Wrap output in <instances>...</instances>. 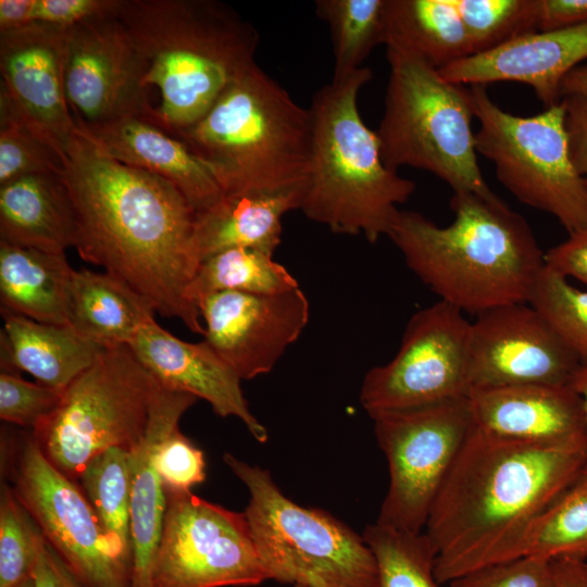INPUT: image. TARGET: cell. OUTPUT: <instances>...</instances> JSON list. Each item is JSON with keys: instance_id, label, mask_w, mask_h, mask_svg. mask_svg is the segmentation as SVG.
<instances>
[{"instance_id": "obj_44", "label": "cell", "mask_w": 587, "mask_h": 587, "mask_svg": "<svg viewBox=\"0 0 587 587\" xmlns=\"http://www.w3.org/2000/svg\"><path fill=\"white\" fill-rule=\"evenodd\" d=\"M545 264L565 278L587 284V226L548 250Z\"/></svg>"}, {"instance_id": "obj_6", "label": "cell", "mask_w": 587, "mask_h": 587, "mask_svg": "<svg viewBox=\"0 0 587 587\" xmlns=\"http://www.w3.org/2000/svg\"><path fill=\"white\" fill-rule=\"evenodd\" d=\"M209 167L224 195L303 188L312 138L300 107L257 63L209 111L176 135Z\"/></svg>"}, {"instance_id": "obj_41", "label": "cell", "mask_w": 587, "mask_h": 587, "mask_svg": "<svg viewBox=\"0 0 587 587\" xmlns=\"http://www.w3.org/2000/svg\"><path fill=\"white\" fill-rule=\"evenodd\" d=\"M155 465L163 487L167 491H191L205 480V459L203 451L179 427L162 441Z\"/></svg>"}, {"instance_id": "obj_32", "label": "cell", "mask_w": 587, "mask_h": 587, "mask_svg": "<svg viewBox=\"0 0 587 587\" xmlns=\"http://www.w3.org/2000/svg\"><path fill=\"white\" fill-rule=\"evenodd\" d=\"M78 480L105 535L133 571L129 450L113 447L101 452Z\"/></svg>"}, {"instance_id": "obj_17", "label": "cell", "mask_w": 587, "mask_h": 587, "mask_svg": "<svg viewBox=\"0 0 587 587\" xmlns=\"http://www.w3.org/2000/svg\"><path fill=\"white\" fill-rule=\"evenodd\" d=\"M198 308L205 341L241 380L271 372L310 317L300 287L272 295L215 292Z\"/></svg>"}, {"instance_id": "obj_18", "label": "cell", "mask_w": 587, "mask_h": 587, "mask_svg": "<svg viewBox=\"0 0 587 587\" xmlns=\"http://www.w3.org/2000/svg\"><path fill=\"white\" fill-rule=\"evenodd\" d=\"M64 30L32 24L0 33V89L63 160L76 132L64 91Z\"/></svg>"}, {"instance_id": "obj_29", "label": "cell", "mask_w": 587, "mask_h": 587, "mask_svg": "<svg viewBox=\"0 0 587 587\" xmlns=\"http://www.w3.org/2000/svg\"><path fill=\"white\" fill-rule=\"evenodd\" d=\"M384 45L437 70L473 55L453 0H386Z\"/></svg>"}, {"instance_id": "obj_15", "label": "cell", "mask_w": 587, "mask_h": 587, "mask_svg": "<svg viewBox=\"0 0 587 587\" xmlns=\"http://www.w3.org/2000/svg\"><path fill=\"white\" fill-rule=\"evenodd\" d=\"M146 77V62L117 12L64 30V91L76 127L149 117L153 107L147 99Z\"/></svg>"}, {"instance_id": "obj_43", "label": "cell", "mask_w": 587, "mask_h": 587, "mask_svg": "<svg viewBox=\"0 0 587 587\" xmlns=\"http://www.w3.org/2000/svg\"><path fill=\"white\" fill-rule=\"evenodd\" d=\"M561 102L565 112L570 157L587 186V98L572 95L563 97Z\"/></svg>"}, {"instance_id": "obj_10", "label": "cell", "mask_w": 587, "mask_h": 587, "mask_svg": "<svg viewBox=\"0 0 587 587\" xmlns=\"http://www.w3.org/2000/svg\"><path fill=\"white\" fill-rule=\"evenodd\" d=\"M477 153L522 203L554 216L569 234L587 226V186L569 151L562 102L536 115L503 111L486 86L470 87Z\"/></svg>"}, {"instance_id": "obj_14", "label": "cell", "mask_w": 587, "mask_h": 587, "mask_svg": "<svg viewBox=\"0 0 587 587\" xmlns=\"http://www.w3.org/2000/svg\"><path fill=\"white\" fill-rule=\"evenodd\" d=\"M150 587L255 586L267 580L243 512L167 491Z\"/></svg>"}, {"instance_id": "obj_11", "label": "cell", "mask_w": 587, "mask_h": 587, "mask_svg": "<svg viewBox=\"0 0 587 587\" xmlns=\"http://www.w3.org/2000/svg\"><path fill=\"white\" fill-rule=\"evenodd\" d=\"M389 484L376 523L421 533L435 498L470 434L469 396L372 417Z\"/></svg>"}, {"instance_id": "obj_40", "label": "cell", "mask_w": 587, "mask_h": 587, "mask_svg": "<svg viewBox=\"0 0 587 587\" xmlns=\"http://www.w3.org/2000/svg\"><path fill=\"white\" fill-rule=\"evenodd\" d=\"M448 587H554L552 561L522 557L489 564L461 575Z\"/></svg>"}, {"instance_id": "obj_50", "label": "cell", "mask_w": 587, "mask_h": 587, "mask_svg": "<svg viewBox=\"0 0 587 587\" xmlns=\"http://www.w3.org/2000/svg\"><path fill=\"white\" fill-rule=\"evenodd\" d=\"M17 587H34L33 578L30 577L29 579H27L26 582H24L23 584H21Z\"/></svg>"}, {"instance_id": "obj_35", "label": "cell", "mask_w": 587, "mask_h": 587, "mask_svg": "<svg viewBox=\"0 0 587 587\" xmlns=\"http://www.w3.org/2000/svg\"><path fill=\"white\" fill-rule=\"evenodd\" d=\"M473 55L538 32V0H453Z\"/></svg>"}, {"instance_id": "obj_2", "label": "cell", "mask_w": 587, "mask_h": 587, "mask_svg": "<svg viewBox=\"0 0 587 587\" xmlns=\"http://www.w3.org/2000/svg\"><path fill=\"white\" fill-rule=\"evenodd\" d=\"M587 466V442L548 446L509 439L475 424L429 511L424 533L441 585L512 560L527 526Z\"/></svg>"}, {"instance_id": "obj_5", "label": "cell", "mask_w": 587, "mask_h": 587, "mask_svg": "<svg viewBox=\"0 0 587 587\" xmlns=\"http://www.w3.org/2000/svg\"><path fill=\"white\" fill-rule=\"evenodd\" d=\"M372 77L363 66L313 96L310 166L300 210L333 233L364 235L374 243L387 236L397 205L410 198L415 184L384 164L377 134L360 115L358 96Z\"/></svg>"}, {"instance_id": "obj_34", "label": "cell", "mask_w": 587, "mask_h": 587, "mask_svg": "<svg viewBox=\"0 0 587 587\" xmlns=\"http://www.w3.org/2000/svg\"><path fill=\"white\" fill-rule=\"evenodd\" d=\"M362 537L376 560L374 587H442L435 576L436 551L424 532L374 523Z\"/></svg>"}, {"instance_id": "obj_19", "label": "cell", "mask_w": 587, "mask_h": 587, "mask_svg": "<svg viewBox=\"0 0 587 587\" xmlns=\"http://www.w3.org/2000/svg\"><path fill=\"white\" fill-rule=\"evenodd\" d=\"M128 346L160 385L205 400L216 415L238 419L258 442L267 441V429L250 411L241 379L205 340L184 341L152 319Z\"/></svg>"}, {"instance_id": "obj_46", "label": "cell", "mask_w": 587, "mask_h": 587, "mask_svg": "<svg viewBox=\"0 0 587 587\" xmlns=\"http://www.w3.org/2000/svg\"><path fill=\"white\" fill-rule=\"evenodd\" d=\"M32 578L34 587H83L47 540L35 561Z\"/></svg>"}, {"instance_id": "obj_21", "label": "cell", "mask_w": 587, "mask_h": 587, "mask_svg": "<svg viewBox=\"0 0 587 587\" xmlns=\"http://www.w3.org/2000/svg\"><path fill=\"white\" fill-rule=\"evenodd\" d=\"M474 424L500 437L563 446L587 442V416L570 385L527 384L473 388Z\"/></svg>"}, {"instance_id": "obj_24", "label": "cell", "mask_w": 587, "mask_h": 587, "mask_svg": "<svg viewBox=\"0 0 587 587\" xmlns=\"http://www.w3.org/2000/svg\"><path fill=\"white\" fill-rule=\"evenodd\" d=\"M303 188L275 192L223 195L196 213L193 246L199 262L233 248H252L274 254L282 236V220L300 209Z\"/></svg>"}, {"instance_id": "obj_9", "label": "cell", "mask_w": 587, "mask_h": 587, "mask_svg": "<svg viewBox=\"0 0 587 587\" xmlns=\"http://www.w3.org/2000/svg\"><path fill=\"white\" fill-rule=\"evenodd\" d=\"M158 387L129 346L105 349L63 390L46 423L30 433L47 459L78 480L101 452L130 450L139 442Z\"/></svg>"}, {"instance_id": "obj_23", "label": "cell", "mask_w": 587, "mask_h": 587, "mask_svg": "<svg viewBox=\"0 0 587 587\" xmlns=\"http://www.w3.org/2000/svg\"><path fill=\"white\" fill-rule=\"evenodd\" d=\"M197 400L188 392L159 384L145 434L129 450L132 587H150L166 510V494L155 465L157 452L164 438L179 427L183 414Z\"/></svg>"}, {"instance_id": "obj_20", "label": "cell", "mask_w": 587, "mask_h": 587, "mask_svg": "<svg viewBox=\"0 0 587 587\" xmlns=\"http://www.w3.org/2000/svg\"><path fill=\"white\" fill-rule=\"evenodd\" d=\"M587 59V22L535 32L496 49L455 61L440 75L458 85L516 82L528 85L545 108L560 103L561 83Z\"/></svg>"}, {"instance_id": "obj_33", "label": "cell", "mask_w": 587, "mask_h": 587, "mask_svg": "<svg viewBox=\"0 0 587 587\" xmlns=\"http://www.w3.org/2000/svg\"><path fill=\"white\" fill-rule=\"evenodd\" d=\"M386 0H317L316 15L327 23L333 45L332 80L349 77L384 43Z\"/></svg>"}, {"instance_id": "obj_12", "label": "cell", "mask_w": 587, "mask_h": 587, "mask_svg": "<svg viewBox=\"0 0 587 587\" xmlns=\"http://www.w3.org/2000/svg\"><path fill=\"white\" fill-rule=\"evenodd\" d=\"M17 499L83 587H132V565L105 535L84 490L45 455L32 433L11 444Z\"/></svg>"}, {"instance_id": "obj_31", "label": "cell", "mask_w": 587, "mask_h": 587, "mask_svg": "<svg viewBox=\"0 0 587 587\" xmlns=\"http://www.w3.org/2000/svg\"><path fill=\"white\" fill-rule=\"evenodd\" d=\"M587 560V466L576 480L525 529L513 559Z\"/></svg>"}, {"instance_id": "obj_3", "label": "cell", "mask_w": 587, "mask_h": 587, "mask_svg": "<svg viewBox=\"0 0 587 587\" xmlns=\"http://www.w3.org/2000/svg\"><path fill=\"white\" fill-rule=\"evenodd\" d=\"M454 218L438 226L399 210L387 237L439 300L475 315L527 302L545 266L530 226L497 195L453 193Z\"/></svg>"}, {"instance_id": "obj_4", "label": "cell", "mask_w": 587, "mask_h": 587, "mask_svg": "<svg viewBox=\"0 0 587 587\" xmlns=\"http://www.w3.org/2000/svg\"><path fill=\"white\" fill-rule=\"evenodd\" d=\"M117 16L160 92L148 117L172 135L203 116L254 62L260 36L215 0H121Z\"/></svg>"}, {"instance_id": "obj_1", "label": "cell", "mask_w": 587, "mask_h": 587, "mask_svg": "<svg viewBox=\"0 0 587 587\" xmlns=\"http://www.w3.org/2000/svg\"><path fill=\"white\" fill-rule=\"evenodd\" d=\"M61 177L76 221L80 259L102 266L153 305L204 334L188 288L200 264L196 212L168 180L123 164L79 135L65 150Z\"/></svg>"}, {"instance_id": "obj_45", "label": "cell", "mask_w": 587, "mask_h": 587, "mask_svg": "<svg viewBox=\"0 0 587 587\" xmlns=\"http://www.w3.org/2000/svg\"><path fill=\"white\" fill-rule=\"evenodd\" d=\"M587 22V0H538V32L563 29Z\"/></svg>"}, {"instance_id": "obj_27", "label": "cell", "mask_w": 587, "mask_h": 587, "mask_svg": "<svg viewBox=\"0 0 587 587\" xmlns=\"http://www.w3.org/2000/svg\"><path fill=\"white\" fill-rule=\"evenodd\" d=\"M74 271L65 253L0 240L1 312L46 324L70 325Z\"/></svg>"}, {"instance_id": "obj_13", "label": "cell", "mask_w": 587, "mask_h": 587, "mask_svg": "<svg viewBox=\"0 0 587 587\" xmlns=\"http://www.w3.org/2000/svg\"><path fill=\"white\" fill-rule=\"evenodd\" d=\"M471 322L441 300L408 322L396 355L364 376L360 402L377 414L467 397Z\"/></svg>"}, {"instance_id": "obj_26", "label": "cell", "mask_w": 587, "mask_h": 587, "mask_svg": "<svg viewBox=\"0 0 587 587\" xmlns=\"http://www.w3.org/2000/svg\"><path fill=\"white\" fill-rule=\"evenodd\" d=\"M1 314V371L27 372L48 387L64 390L105 350L70 325L40 323L10 312Z\"/></svg>"}, {"instance_id": "obj_28", "label": "cell", "mask_w": 587, "mask_h": 587, "mask_svg": "<svg viewBox=\"0 0 587 587\" xmlns=\"http://www.w3.org/2000/svg\"><path fill=\"white\" fill-rule=\"evenodd\" d=\"M148 299L107 272L74 271L70 326L103 349L128 346L137 332L154 319Z\"/></svg>"}, {"instance_id": "obj_49", "label": "cell", "mask_w": 587, "mask_h": 587, "mask_svg": "<svg viewBox=\"0 0 587 587\" xmlns=\"http://www.w3.org/2000/svg\"><path fill=\"white\" fill-rule=\"evenodd\" d=\"M570 386L580 397L587 416V364H580L575 371Z\"/></svg>"}, {"instance_id": "obj_30", "label": "cell", "mask_w": 587, "mask_h": 587, "mask_svg": "<svg viewBox=\"0 0 587 587\" xmlns=\"http://www.w3.org/2000/svg\"><path fill=\"white\" fill-rule=\"evenodd\" d=\"M298 287L297 279L272 254L252 248H233L200 262L188 298L198 308L201 299L215 292L272 295Z\"/></svg>"}, {"instance_id": "obj_8", "label": "cell", "mask_w": 587, "mask_h": 587, "mask_svg": "<svg viewBox=\"0 0 587 587\" xmlns=\"http://www.w3.org/2000/svg\"><path fill=\"white\" fill-rule=\"evenodd\" d=\"M246 486L243 511L267 580L294 587H374L376 560L363 537L330 513L285 496L268 470L226 452Z\"/></svg>"}, {"instance_id": "obj_7", "label": "cell", "mask_w": 587, "mask_h": 587, "mask_svg": "<svg viewBox=\"0 0 587 587\" xmlns=\"http://www.w3.org/2000/svg\"><path fill=\"white\" fill-rule=\"evenodd\" d=\"M389 78L376 130L384 164L426 171L453 193H496L477 162L470 88L446 80L419 57L386 48Z\"/></svg>"}, {"instance_id": "obj_47", "label": "cell", "mask_w": 587, "mask_h": 587, "mask_svg": "<svg viewBox=\"0 0 587 587\" xmlns=\"http://www.w3.org/2000/svg\"><path fill=\"white\" fill-rule=\"evenodd\" d=\"M554 587H587V560L561 558L552 561Z\"/></svg>"}, {"instance_id": "obj_36", "label": "cell", "mask_w": 587, "mask_h": 587, "mask_svg": "<svg viewBox=\"0 0 587 587\" xmlns=\"http://www.w3.org/2000/svg\"><path fill=\"white\" fill-rule=\"evenodd\" d=\"M527 302L541 314L579 363L587 364V291L574 287L545 264Z\"/></svg>"}, {"instance_id": "obj_39", "label": "cell", "mask_w": 587, "mask_h": 587, "mask_svg": "<svg viewBox=\"0 0 587 587\" xmlns=\"http://www.w3.org/2000/svg\"><path fill=\"white\" fill-rule=\"evenodd\" d=\"M62 394L63 390L25 380L20 372L1 371L0 419L34 432L53 414Z\"/></svg>"}, {"instance_id": "obj_16", "label": "cell", "mask_w": 587, "mask_h": 587, "mask_svg": "<svg viewBox=\"0 0 587 587\" xmlns=\"http://www.w3.org/2000/svg\"><path fill=\"white\" fill-rule=\"evenodd\" d=\"M580 365L528 302L500 305L471 322V389L512 385H570Z\"/></svg>"}, {"instance_id": "obj_22", "label": "cell", "mask_w": 587, "mask_h": 587, "mask_svg": "<svg viewBox=\"0 0 587 587\" xmlns=\"http://www.w3.org/2000/svg\"><path fill=\"white\" fill-rule=\"evenodd\" d=\"M105 155L172 183L196 213L224 195L209 167L178 137L145 116L97 127H76Z\"/></svg>"}, {"instance_id": "obj_38", "label": "cell", "mask_w": 587, "mask_h": 587, "mask_svg": "<svg viewBox=\"0 0 587 587\" xmlns=\"http://www.w3.org/2000/svg\"><path fill=\"white\" fill-rule=\"evenodd\" d=\"M46 542L40 528L4 484L0 496V587H17L32 577L38 553Z\"/></svg>"}, {"instance_id": "obj_42", "label": "cell", "mask_w": 587, "mask_h": 587, "mask_svg": "<svg viewBox=\"0 0 587 587\" xmlns=\"http://www.w3.org/2000/svg\"><path fill=\"white\" fill-rule=\"evenodd\" d=\"M121 0H26L25 25L66 29L86 20L113 14Z\"/></svg>"}, {"instance_id": "obj_25", "label": "cell", "mask_w": 587, "mask_h": 587, "mask_svg": "<svg viewBox=\"0 0 587 587\" xmlns=\"http://www.w3.org/2000/svg\"><path fill=\"white\" fill-rule=\"evenodd\" d=\"M0 240L65 253L76 240L73 204L61 174H34L0 185Z\"/></svg>"}, {"instance_id": "obj_37", "label": "cell", "mask_w": 587, "mask_h": 587, "mask_svg": "<svg viewBox=\"0 0 587 587\" xmlns=\"http://www.w3.org/2000/svg\"><path fill=\"white\" fill-rule=\"evenodd\" d=\"M63 158L17 114L0 89V185L34 174H61Z\"/></svg>"}, {"instance_id": "obj_48", "label": "cell", "mask_w": 587, "mask_h": 587, "mask_svg": "<svg viewBox=\"0 0 587 587\" xmlns=\"http://www.w3.org/2000/svg\"><path fill=\"white\" fill-rule=\"evenodd\" d=\"M561 98L565 96H583L587 98V63L571 71L561 83Z\"/></svg>"}]
</instances>
